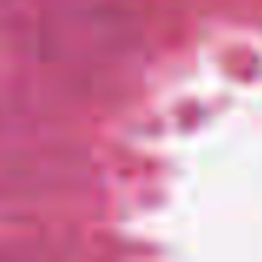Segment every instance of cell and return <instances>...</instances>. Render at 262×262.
I'll return each mask as SVG.
<instances>
[]
</instances>
